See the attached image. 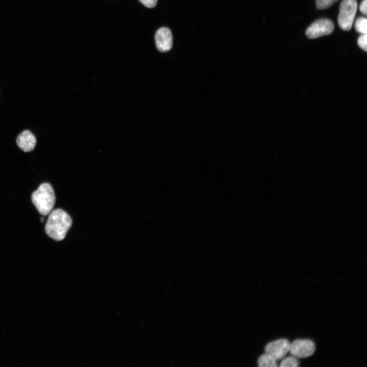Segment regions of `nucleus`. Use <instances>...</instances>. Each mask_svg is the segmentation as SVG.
<instances>
[{
  "mask_svg": "<svg viewBox=\"0 0 367 367\" xmlns=\"http://www.w3.org/2000/svg\"><path fill=\"white\" fill-rule=\"evenodd\" d=\"M357 43L358 46L363 50L367 51V35L366 34H361L358 38Z\"/></svg>",
  "mask_w": 367,
  "mask_h": 367,
  "instance_id": "nucleus-13",
  "label": "nucleus"
},
{
  "mask_svg": "<svg viewBox=\"0 0 367 367\" xmlns=\"http://www.w3.org/2000/svg\"><path fill=\"white\" fill-rule=\"evenodd\" d=\"M334 30L333 22L327 18H321L312 23L307 29L306 35L309 39H315L331 34Z\"/></svg>",
  "mask_w": 367,
  "mask_h": 367,
  "instance_id": "nucleus-4",
  "label": "nucleus"
},
{
  "mask_svg": "<svg viewBox=\"0 0 367 367\" xmlns=\"http://www.w3.org/2000/svg\"><path fill=\"white\" fill-rule=\"evenodd\" d=\"M338 0H316L317 8L318 9H325L330 7Z\"/></svg>",
  "mask_w": 367,
  "mask_h": 367,
  "instance_id": "nucleus-12",
  "label": "nucleus"
},
{
  "mask_svg": "<svg viewBox=\"0 0 367 367\" xmlns=\"http://www.w3.org/2000/svg\"><path fill=\"white\" fill-rule=\"evenodd\" d=\"M367 0H363L359 6L360 11L364 15H366Z\"/></svg>",
  "mask_w": 367,
  "mask_h": 367,
  "instance_id": "nucleus-15",
  "label": "nucleus"
},
{
  "mask_svg": "<svg viewBox=\"0 0 367 367\" xmlns=\"http://www.w3.org/2000/svg\"><path fill=\"white\" fill-rule=\"evenodd\" d=\"M290 343L287 339L280 338L269 343L265 347V353L276 361L282 360L289 352Z\"/></svg>",
  "mask_w": 367,
  "mask_h": 367,
  "instance_id": "nucleus-6",
  "label": "nucleus"
},
{
  "mask_svg": "<svg viewBox=\"0 0 367 367\" xmlns=\"http://www.w3.org/2000/svg\"><path fill=\"white\" fill-rule=\"evenodd\" d=\"M155 42L157 49L161 52L170 50L173 45L171 31L166 27L159 29L155 34Z\"/></svg>",
  "mask_w": 367,
  "mask_h": 367,
  "instance_id": "nucleus-7",
  "label": "nucleus"
},
{
  "mask_svg": "<svg viewBox=\"0 0 367 367\" xmlns=\"http://www.w3.org/2000/svg\"><path fill=\"white\" fill-rule=\"evenodd\" d=\"M357 8L356 0H343L340 4L338 23L344 31H349L352 28Z\"/></svg>",
  "mask_w": 367,
  "mask_h": 367,
  "instance_id": "nucleus-3",
  "label": "nucleus"
},
{
  "mask_svg": "<svg viewBox=\"0 0 367 367\" xmlns=\"http://www.w3.org/2000/svg\"><path fill=\"white\" fill-rule=\"evenodd\" d=\"M314 343L309 339H297L290 344L289 352L296 358H306L311 356L314 352Z\"/></svg>",
  "mask_w": 367,
  "mask_h": 367,
  "instance_id": "nucleus-5",
  "label": "nucleus"
},
{
  "mask_svg": "<svg viewBox=\"0 0 367 367\" xmlns=\"http://www.w3.org/2000/svg\"><path fill=\"white\" fill-rule=\"evenodd\" d=\"M16 143L18 147L23 151L30 152L34 149L36 139L30 130H25L18 136Z\"/></svg>",
  "mask_w": 367,
  "mask_h": 367,
  "instance_id": "nucleus-8",
  "label": "nucleus"
},
{
  "mask_svg": "<svg viewBox=\"0 0 367 367\" xmlns=\"http://www.w3.org/2000/svg\"><path fill=\"white\" fill-rule=\"evenodd\" d=\"M40 220L42 222H44V218L43 217L41 218Z\"/></svg>",
  "mask_w": 367,
  "mask_h": 367,
  "instance_id": "nucleus-16",
  "label": "nucleus"
},
{
  "mask_svg": "<svg viewBox=\"0 0 367 367\" xmlns=\"http://www.w3.org/2000/svg\"><path fill=\"white\" fill-rule=\"evenodd\" d=\"M32 201L40 214H49L54 206L56 197L54 189L49 183H43L33 193Z\"/></svg>",
  "mask_w": 367,
  "mask_h": 367,
  "instance_id": "nucleus-2",
  "label": "nucleus"
},
{
  "mask_svg": "<svg viewBox=\"0 0 367 367\" xmlns=\"http://www.w3.org/2000/svg\"><path fill=\"white\" fill-rule=\"evenodd\" d=\"M299 365V361L297 359V358L292 356H289L286 358H283L282 359L281 362L280 364L281 367H296Z\"/></svg>",
  "mask_w": 367,
  "mask_h": 367,
  "instance_id": "nucleus-11",
  "label": "nucleus"
},
{
  "mask_svg": "<svg viewBox=\"0 0 367 367\" xmlns=\"http://www.w3.org/2000/svg\"><path fill=\"white\" fill-rule=\"evenodd\" d=\"M257 363L259 367H276L278 366L277 361L267 353L259 357Z\"/></svg>",
  "mask_w": 367,
  "mask_h": 367,
  "instance_id": "nucleus-9",
  "label": "nucleus"
},
{
  "mask_svg": "<svg viewBox=\"0 0 367 367\" xmlns=\"http://www.w3.org/2000/svg\"><path fill=\"white\" fill-rule=\"evenodd\" d=\"M145 7L151 8L154 7L157 4L158 0H139Z\"/></svg>",
  "mask_w": 367,
  "mask_h": 367,
  "instance_id": "nucleus-14",
  "label": "nucleus"
},
{
  "mask_svg": "<svg viewBox=\"0 0 367 367\" xmlns=\"http://www.w3.org/2000/svg\"><path fill=\"white\" fill-rule=\"evenodd\" d=\"M355 29L356 31L361 34L367 33V19L364 17H359L355 21Z\"/></svg>",
  "mask_w": 367,
  "mask_h": 367,
  "instance_id": "nucleus-10",
  "label": "nucleus"
},
{
  "mask_svg": "<svg viewBox=\"0 0 367 367\" xmlns=\"http://www.w3.org/2000/svg\"><path fill=\"white\" fill-rule=\"evenodd\" d=\"M71 225L70 216L64 210L58 208L49 213L45 230L50 238L59 241L65 238Z\"/></svg>",
  "mask_w": 367,
  "mask_h": 367,
  "instance_id": "nucleus-1",
  "label": "nucleus"
}]
</instances>
